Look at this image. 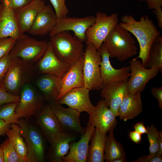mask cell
<instances>
[{"label":"cell","instance_id":"6da1fadb","mask_svg":"<svg viewBox=\"0 0 162 162\" xmlns=\"http://www.w3.org/2000/svg\"><path fill=\"white\" fill-rule=\"evenodd\" d=\"M118 24L132 34L137 40L140 46V51L137 59L140 58L142 64L147 67L149 51L156 39L160 33L152 20L147 15H143L137 21L130 15H126L122 18Z\"/></svg>","mask_w":162,"mask_h":162},{"label":"cell","instance_id":"7a4b0ae2","mask_svg":"<svg viewBox=\"0 0 162 162\" xmlns=\"http://www.w3.org/2000/svg\"><path fill=\"white\" fill-rule=\"evenodd\" d=\"M136 41L130 32L116 25L109 34L102 44L110 58H116L123 62L136 55L138 48Z\"/></svg>","mask_w":162,"mask_h":162},{"label":"cell","instance_id":"3957f363","mask_svg":"<svg viewBox=\"0 0 162 162\" xmlns=\"http://www.w3.org/2000/svg\"><path fill=\"white\" fill-rule=\"evenodd\" d=\"M50 37L49 42L54 53L64 63L71 66L84 56L82 42L69 31L61 32Z\"/></svg>","mask_w":162,"mask_h":162},{"label":"cell","instance_id":"277c9868","mask_svg":"<svg viewBox=\"0 0 162 162\" xmlns=\"http://www.w3.org/2000/svg\"><path fill=\"white\" fill-rule=\"evenodd\" d=\"M36 74L33 64L17 57H12L4 77L3 86L8 92L19 95L20 90L28 83Z\"/></svg>","mask_w":162,"mask_h":162},{"label":"cell","instance_id":"5b68a950","mask_svg":"<svg viewBox=\"0 0 162 162\" xmlns=\"http://www.w3.org/2000/svg\"><path fill=\"white\" fill-rule=\"evenodd\" d=\"M17 124L20 134L24 139L27 148V162H43L44 161V140L40 130L25 120L19 119Z\"/></svg>","mask_w":162,"mask_h":162},{"label":"cell","instance_id":"8992f818","mask_svg":"<svg viewBox=\"0 0 162 162\" xmlns=\"http://www.w3.org/2000/svg\"><path fill=\"white\" fill-rule=\"evenodd\" d=\"M86 44L83 68L84 87L90 90H99L104 87L100 69L101 57L92 44Z\"/></svg>","mask_w":162,"mask_h":162},{"label":"cell","instance_id":"52a82bcc","mask_svg":"<svg viewBox=\"0 0 162 162\" xmlns=\"http://www.w3.org/2000/svg\"><path fill=\"white\" fill-rule=\"evenodd\" d=\"M49 42L40 40L24 35L16 39L9 54L34 64L42 57L46 51Z\"/></svg>","mask_w":162,"mask_h":162},{"label":"cell","instance_id":"ba28073f","mask_svg":"<svg viewBox=\"0 0 162 162\" xmlns=\"http://www.w3.org/2000/svg\"><path fill=\"white\" fill-rule=\"evenodd\" d=\"M94 23L86 32V44L91 43L98 50L110 33L118 24L117 13L108 16L105 13L98 12Z\"/></svg>","mask_w":162,"mask_h":162},{"label":"cell","instance_id":"9c48e42d","mask_svg":"<svg viewBox=\"0 0 162 162\" xmlns=\"http://www.w3.org/2000/svg\"><path fill=\"white\" fill-rule=\"evenodd\" d=\"M19 94L20 100L16 110L19 118L30 119L36 115L43 107L44 98L28 83L22 87Z\"/></svg>","mask_w":162,"mask_h":162},{"label":"cell","instance_id":"30bf717a","mask_svg":"<svg viewBox=\"0 0 162 162\" xmlns=\"http://www.w3.org/2000/svg\"><path fill=\"white\" fill-rule=\"evenodd\" d=\"M50 105L60 125L62 132L75 133L81 135L85 133V129L80 123V112L70 107L65 108L56 102Z\"/></svg>","mask_w":162,"mask_h":162},{"label":"cell","instance_id":"8fae6325","mask_svg":"<svg viewBox=\"0 0 162 162\" xmlns=\"http://www.w3.org/2000/svg\"><path fill=\"white\" fill-rule=\"evenodd\" d=\"M129 63L131 74L128 81V94L142 92L148 82L156 76L160 70L158 67L146 68L136 58Z\"/></svg>","mask_w":162,"mask_h":162},{"label":"cell","instance_id":"7c38bea8","mask_svg":"<svg viewBox=\"0 0 162 162\" xmlns=\"http://www.w3.org/2000/svg\"><path fill=\"white\" fill-rule=\"evenodd\" d=\"M95 18L94 16H88L84 17L66 16L58 19L56 25L49 36L50 37L62 31H72L74 36L83 42L86 41V32L94 23Z\"/></svg>","mask_w":162,"mask_h":162},{"label":"cell","instance_id":"4fadbf2b","mask_svg":"<svg viewBox=\"0 0 162 162\" xmlns=\"http://www.w3.org/2000/svg\"><path fill=\"white\" fill-rule=\"evenodd\" d=\"M88 125H92L103 134L106 135L116 126L117 120L115 115L107 106L103 98L100 100L88 114Z\"/></svg>","mask_w":162,"mask_h":162},{"label":"cell","instance_id":"5bb4252c","mask_svg":"<svg viewBox=\"0 0 162 162\" xmlns=\"http://www.w3.org/2000/svg\"><path fill=\"white\" fill-rule=\"evenodd\" d=\"M90 90L84 87L73 88L57 100L59 104H66L80 112H84L89 114L94 107L89 96Z\"/></svg>","mask_w":162,"mask_h":162},{"label":"cell","instance_id":"9a60e30c","mask_svg":"<svg viewBox=\"0 0 162 162\" xmlns=\"http://www.w3.org/2000/svg\"><path fill=\"white\" fill-rule=\"evenodd\" d=\"M98 51L101 57L100 69L104 87L113 82L128 80L131 74L130 66L115 69L111 64L109 54L102 44Z\"/></svg>","mask_w":162,"mask_h":162},{"label":"cell","instance_id":"2e32d148","mask_svg":"<svg viewBox=\"0 0 162 162\" xmlns=\"http://www.w3.org/2000/svg\"><path fill=\"white\" fill-rule=\"evenodd\" d=\"M38 62L35 68L37 74H50L62 78L70 66L58 58L49 42L46 51Z\"/></svg>","mask_w":162,"mask_h":162},{"label":"cell","instance_id":"e0dca14e","mask_svg":"<svg viewBox=\"0 0 162 162\" xmlns=\"http://www.w3.org/2000/svg\"><path fill=\"white\" fill-rule=\"evenodd\" d=\"M128 80L111 82L104 86L100 95L116 117L121 102L128 94Z\"/></svg>","mask_w":162,"mask_h":162},{"label":"cell","instance_id":"ac0fdd59","mask_svg":"<svg viewBox=\"0 0 162 162\" xmlns=\"http://www.w3.org/2000/svg\"><path fill=\"white\" fill-rule=\"evenodd\" d=\"M24 35L18 24L15 11L0 3V39L11 37L17 39Z\"/></svg>","mask_w":162,"mask_h":162},{"label":"cell","instance_id":"d6986e66","mask_svg":"<svg viewBox=\"0 0 162 162\" xmlns=\"http://www.w3.org/2000/svg\"><path fill=\"white\" fill-rule=\"evenodd\" d=\"M85 133L81 135L77 142H71L69 152L63 158L62 162H86L91 138L95 129L93 125H87L85 129Z\"/></svg>","mask_w":162,"mask_h":162},{"label":"cell","instance_id":"ffe728a7","mask_svg":"<svg viewBox=\"0 0 162 162\" xmlns=\"http://www.w3.org/2000/svg\"><path fill=\"white\" fill-rule=\"evenodd\" d=\"M36 115V122L38 126L43 134L50 143L62 131L50 105L43 107Z\"/></svg>","mask_w":162,"mask_h":162},{"label":"cell","instance_id":"44dd1931","mask_svg":"<svg viewBox=\"0 0 162 162\" xmlns=\"http://www.w3.org/2000/svg\"><path fill=\"white\" fill-rule=\"evenodd\" d=\"M46 5L43 0H32L28 4L15 11L23 33L28 32L38 14Z\"/></svg>","mask_w":162,"mask_h":162},{"label":"cell","instance_id":"7402d4cb","mask_svg":"<svg viewBox=\"0 0 162 162\" xmlns=\"http://www.w3.org/2000/svg\"><path fill=\"white\" fill-rule=\"evenodd\" d=\"M57 20L51 5H46L38 14L28 32L33 35L49 34L56 25Z\"/></svg>","mask_w":162,"mask_h":162},{"label":"cell","instance_id":"603a6c76","mask_svg":"<svg viewBox=\"0 0 162 162\" xmlns=\"http://www.w3.org/2000/svg\"><path fill=\"white\" fill-rule=\"evenodd\" d=\"M83 64L84 56L76 63L71 66L64 74L62 78L61 88L57 100L69 90L84 87Z\"/></svg>","mask_w":162,"mask_h":162},{"label":"cell","instance_id":"cb8c5ba5","mask_svg":"<svg viewBox=\"0 0 162 162\" xmlns=\"http://www.w3.org/2000/svg\"><path fill=\"white\" fill-rule=\"evenodd\" d=\"M76 133H59L50 143V160L53 162H62L64 158L69 150L70 143L75 141L77 136Z\"/></svg>","mask_w":162,"mask_h":162},{"label":"cell","instance_id":"d4e9b609","mask_svg":"<svg viewBox=\"0 0 162 162\" xmlns=\"http://www.w3.org/2000/svg\"><path fill=\"white\" fill-rule=\"evenodd\" d=\"M141 92L137 91L128 94L123 99L118 111V116L121 120L126 121L136 117L141 113L142 110Z\"/></svg>","mask_w":162,"mask_h":162},{"label":"cell","instance_id":"484cf974","mask_svg":"<svg viewBox=\"0 0 162 162\" xmlns=\"http://www.w3.org/2000/svg\"><path fill=\"white\" fill-rule=\"evenodd\" d=\"M38 79L37 86L44 99L56 102L62 85V78L50 74H44Z\"/></svg>","mask_w":162,"mask_h":162},{"label":"cell","instance_id":"4316f807","mask_svg":"<svg viewBox=\"0 0 162 162\" xmlns=\"http://www.w3.org/2000/svg\"><path fill=\"white\" fill-rule=\"evenodd\" d=\"M106 136L95 128L90 140L86 162L104 161V152Z\"/></svg>","mask_w":162,"mask_h":162},{"label":"cell","instance_id":"83f0119b","mask_svg":"<svg viewBox=\"0 0 162 162\" xmlns=\"http://www.w3.org/2000/svg\"><path fill=\"white\" fill-rule=\"evenodd\" d=\"M6 134L18 154L21 162H27V148L21 134L19 125L16 123L11 124Z\"/></svg>","mask_w":162,"mask_h":162},{"label":"cell","instance_id":"f1b7e54d","mask_svg":"<svg viewBox=\"0 0 162 162\" xmlns=\"http://www.w3.org/2000/svg\"><path fill=\"white\" fill-rule=\"evenodd\" d=\"M114 130H110L106 137L104 160L107 162H111L114 159L126 156L123 145L117 141L114 137Z\"/></svg>","mask_w":162,"mask_h":162},{"label":"cell","instance_id":"f546056e","mask_svg":"<svg viewBox=\"0 0 162 162\" xmlns=\"http://www.w3.org/2000/svg\"><path fill=\"white\" fill-rule=\"evenodd\" d=\"M147 67L151 68L158 67L162 72V37H158L150 48Z\"/></svg>","mask_w":162,"mask_h":162},{"label":"cell","instance_id":"4dcf8cb0","mask_svg":"<svg viewBox=\"0 0 162 162\" xmlns=\"http://www.w3.org/2000/svg\"><path fill=\"white\" fill-rule=\"evenodd\" d=\"M18 102H11L4 104L0 108V119L11 124H18L19 118L16 110Z\"/></svg>","mask_w":162,"mask_h":162},{"label":"cell","instance_id":"1f68e13d","mask_svg":"<svg viewBox=\"0 0 162 162\" xmlns=\"http://www.w3.org/2000/svg\"><path fill=\"white\" fill-rule=\"evenodd\" d=\"M148 138L149 143L148 155H158L159 131L152 124L146 127Z\"/></svg>","mask_w":162,"mask_h":162},{"label":"cell","instance_id":"d6a6232c","mask_svg":"<svg viewBox=\"0 0 162 162\" xmlns=\"http://www.w3.org/2000/svg\"><path fill=\"white\" fill-rule=\"evenodd\" d=\"M5 162H21L19 156L10 140L8 138L2 144Z\"/></svg>","mask_w":162,"mask_h":162},{"label":"cell","instance_id":"836d02e7","mask_svg":"<svg viewBox=\"0 0 162 162\" xmlns=\"http://www.w3.org/2000/svg\"><path fill=\"white\" fill-rule=\"evenodd\" d=\"M16 40L11 37L0 39V59L10 53L14 46Z\"/></svg>","mask_w":162,"mask_h":162},{"label":"cell","instance_id":"e575fe53","mask_svg":"<svg viewBox=\"0 0 162 162\" xmlns=\"http://www.w3.org/2000/svg\"><path fill=\"white\" fill-rule=\"evenodd\" d=\"M53 7L58 19L67 16L69 10L65 0H50Z\"/></svg>","mask_w":162,"mask_h":162},{"label":"cell","instance_id":"d590c367","mask_svg":"<svg viewBox=\"0 0 162 162\" xmlns=\"http://www.w3.org/2000/svg\"><path fill=\"white\" fill-rule=\"evenodd\" d=\"M20 100L19 95H14L8 92L3 86L0 87V106L10 103L18 102Z\"/></svg>","mask_w":162,"mask_h":162},{"label":"cell","instance_id":"8d00e7d4","mask_svg":"<svg viewBox=\"0 0 162 162\" xmlns=\"http://www.w3.org/2000/svg\"><path fill=\"white\" fill-rule=\"evenodd\" d=\"M12 59V57L8 54L0 59V87L3 86L4 77Z\"/></svg>","mask_w":162,"mask_h":162},{"label":"cell","instance_id":"74e56055","mask_svg":"<svg viewBox=\"0 0 162 162\" xmlns=\"http://www.w3.org/2000/svg\"><path fill=\"white\" fill-rule=\"evenodd\" d=\"M32 0H0L11 9L15 11L30 3Z\"/></svg>","mask_w":162,"mask_h":162},{"label":"cell","instance_id":"f35d334b","mask_svg":"<svg viewBox=\"0 0 162 162\" xmlns=\"http://www.w3.org/2000/svg\"><path fill=\"white\" fill-rule=\"evenodd\" d=\"M134 162H162V155L154 156L143 155L139 157L137 159L132 161Z\"/></svg>","mask_w":162,"mask_h":162},{"label":"cell","instance_id":"ab89813d","mask_svg":"<svg viewBox=\"0 0 162 162\" xmlns=\"http://www.w3.org/2000/svg\"><path fill=\"white\" fill-rule=\"evenodd\" d=\"M152 95L157 100L160 108L162 109V87H153L151 90Z\"/></svg>","mask_w":162,"mask_h":162},{"label":"cell","instance_id":"60d3db41","mask_svg":"<svg viewBox=\"0 0 162 162\" xmlns=\"http://www.w3.org/2000/svg\"><path fill=\"white\" fill-rule=\"evenodd\" d=\"M149 9H155L161 8L162 0H145Z\"/></svg>","mask_w":162,"mask_h":162},{"label":"cell","instance_id":"b9f144b4","mask_svg":"<svg viewBox=\"0 0 162 162\" xmlns=\"http://www.w3.org/2000/svg\"><path fill=\"white\" fill-rule=\"evenodd\" d=\"M141 134L134 130L130 131L129 133V137L130 139L134 142L139 144L142 140Z\"/></svg>","mask_w":162,"mask_h":162},{"label":"cell","instance_id":"7bdbcfd3","mask_svg":"<svg viewBox=\"0 0 162 162\" xmlns=\"http://www.w3.org/2000/svg\"><path fill=\"white\" fill-rule=\"evenodd\" d=\"M11 124L8 123L3 120L0 119V136L6 134L10 128Z\"/></svg>","mask_w":162,"mask_h":162},{"label":"cell","instance_id":"ee69618b","mask_svg":"<svg viewBox=\"0 0 162 162\" xmlns=\"http://www.w3.org/2000/svg\"><path fill=\"white\" fill-rule=\"evenodd\" d=\"M153 14L156 16V19L157 21L158 26L159 28H162V10L161 8L154 9Z\"/></svg>","mask_w":162,"mask_h":162},{"label":"cell","instance_id":"f6af8a7d","mask_svg":"<svg viewBox=\"0 0 162 162\" xmlns=\"http://www.w3.org/2000/svg\"><path fill=\"white\" fill-rule=\"evenodd\" d=\"M135 131L141 134L146 133L147 130L144 125V123L142 122H138L133 125Z\"/></svg>","mask_w":162,"mask_h":162},{"label":"cell","instance_id":"bcb514c9","mask_svg":"<svg viewBox=\"0 0 162 162\" xmlns=\"http://www.w3.org/2000/svg\"><path fill=\"white\" fill-rule=\"evenodd\" d=\"M162 154V131H159V138L158 141V155Z\"/></svg>","mask_w":162,"mask_h":162},{"label":"cell","instance_id":"7dc6e473","mask_svg":"<svg viewBox=\"0 0 162 162\" xmlns=\"http://www.w3.org/2000/svg\"><path fill=\"white\" fill-rule=\"evenodd\" d=\"M127 160L126 159V156L118 158L112 160L111 162H127Z\"/></svg>","mask_w":162,"mask_h":162},{"label":"cell","instance_id":"c3c4849f","mask_svg":"<svg viewBox=\"0 0 162 162\" xmlns=\"http://www.w3.org/2000/svg\"><path fill=\"white\" fill-rule=\"evenodd\" d=\"M4 162V155L3 149L0 146V162Z\"/></svg>","mask_w":162,"mask_h":162},{"label":"cell","instance_id":"681fc988","mask_svg":"<svg viewBox=\"0 0 162 162\" xmlns=\"http://www.w3.org/2000/svg\"><path fill=\"white\" fill-rule=\"evenodd\" d=\"M139 1H145V0H137Z\"/></svg>","mask_w":162,"mask_h":162}]
</instances>
